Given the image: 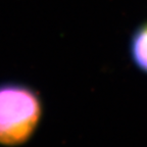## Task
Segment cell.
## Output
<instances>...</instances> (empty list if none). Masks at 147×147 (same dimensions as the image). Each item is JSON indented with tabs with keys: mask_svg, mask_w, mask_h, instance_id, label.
Here are the masks:
<instances>
[{
	"mask_svg": "<svg viewBox=\"0 0 147 147\" xmlns=\"http://www.w3.org/2000/svg\"><path fill=\"white\" fill-rule=\"evenodd\" d=\"M41 115V101L33 89L18 83L0 84L1 145L16 146L29 140Z\"/></svg>",
	"mask_w": 147,
	"mask_h": 147,
	"instance_id": "obj_1",
	"label": "cell"
},
{
	"mask_svg": "<svg viewBox=\"0 0 147 147\" xmlns=\"http://www.w3.org/2000/svg\"><path fill=\"white\" fill-rule=\"evenodd\" d=\"M131 59L138 69L147 74V22L141 24L130 39Z\"/></svg>",
	"mask_w": 147,
	"mask_h": 147,
	"instance_id": "obj_2",
	"label": "cell"
}]
</instances>
